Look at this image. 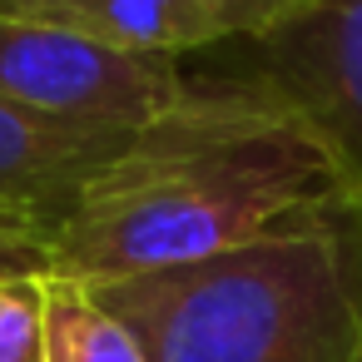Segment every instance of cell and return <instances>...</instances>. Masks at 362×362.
Listing matches in <instances>:
<instances>
[{"instance_id": "1", "label": "cell", "mask_w": 362, "mask_h": 362, "mask_svg": "<svg viewBox=\"0 0 362 362\" xmlns=\"http://www.w3.org/2000/svg\"><path fill=\"white\" fill-rule=\"evenodd\" d=\"M332 199L352 189L317 134L273 95L214 75L80 184L45 248V278L189 268Z\"/></svg>"}, {"instance_id": "2", "label": "cell", "mask_w": 362, "mask_h": 362, "mask_svg": "<svg viewBox=\"0 0 362 362\" xmlns=\"http://www.w3.org/2000/svg\"><path fill=\"white\" fill-rule=\"evenodd\" d=\"M90 288L149 362H362V199L313 204L189 268Z\"/></svg>"}, {"instance_id": "3", "label": "cell", "mask_w": 362, "mask_h": 362, "mask_svg": "<svg viewBox=\"0 0 362 362\" xmlns=\"http://www.w3.org/2000/svg\"><path fill=\"white\" fill-rule=\"evenodd\" d=\"M189 90L179 55L0 11V105L21 115L85 134H134L174 115Z\"/></svg>"}, {"instance_id": "4", "label": "cell", "mask_w": 362, "mask_h": 362, "mask_svg": "<svg viewBox=\"0 0 362 362\" xmlns=\"http://www.w3.org/2000/svg\"><path fill=\"white\" fill-rule=\"evenodd\" d=\"M298 115L362 199V0H308L223 70Z\"/></svg>"}, {"instance_id": "5", "label": "cell", "mask_w": 362, "mask_h": 362, "mask_svg": "<svg viewBox=\"0 0 362 362\" xmlns=\"http://www.w3.org/2000/svg\"><path fill=\"white\" fill-rule=\"evenodd\" d=\"M134 134H85L0 105V273H45L70 199Z\"/></svg>"}, {"instance_id": "6", "label": "cell", "mask_w": 362, "mask_h": 362, "mask_svg": "<svg viewBox=\"0 0 362 362\" xmlns=\"http://www.w3.org/2000/svg\"><path fill=\"white\" fill-rule=\"evenodd\" d=\"M308 0H0L6 16L70 25L129 50L194 55L214 45H243L283 25Z\"/></svg>"}, {"instance_id": "7", "label": "cell", "mask_w": 362, "mask_h": 362, "mask_svg": "<svg viewBox=\"0 0 362 362\" xmlns=\"http://www.w3.org/2000/svg\"><path fill=\"white\" fill-rule=\"evenodd\" d=\"M45 362H149V352L90 283L45 278Z\"/></svg>"}, {"instance_id": "8", "label": "cell", "mask_w": 362, "mask_h": 362, "mask_svg": "<svg viewBox=\"0 0 362 362\" xmlns=\"http://www.w3.org/2000/svg\"><path fill=\"white\" fill-rule=\"evenodd\" d=\"M0 362H45V273H0Z\"/></svg>"}]
</instances>
